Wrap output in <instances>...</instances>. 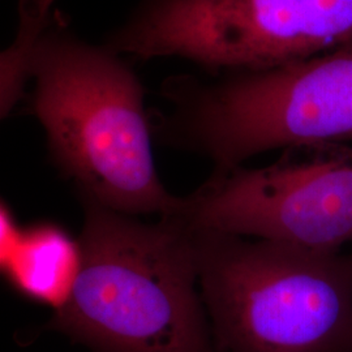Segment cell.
<instances>
[{
	"instance_id": "1",
	"label": "cell",
	"mask_w": 352,
	"mask_h": 352,
	"mask_svg": "<svg viewBox=\"0 0 352 352\" xmlns=\"http://www.w3.org/2000/svg\"><path fill=\"white\" fill-rule=\"evenodd\" d=\"M145 89L126 56L81 37L58 10L39 42L26 113L43 128L51 164L78 196L126 215L177 212L153 158Z\"/></svg>"
},
{
	"instance_id": "2",
	"label": "cell",
	"mask_w": 352,
	"mask_h": 352,
	"mask_svg": "<svg viewBox=\"0 0 352 352\" xmlns=\"http://www.w3.org/2000/svg\"><path fill=\"white\" fill-rule=\"evenodd\" d=\"M78 199L82 265L47 329L91 352H215L192 230L174 215L142 223Z\"/></svg>"
},
{
	"instance_id": "3",
	"label": "cell",
	"mask_w": 352,
	"mask_h": 352,
	"mask_svg": "<svg viewBox=\"0 0 352 352\" xmlns=\"http://www.w3.org/2000/svg\"><path fill=\"white\" fill-rule=\"evenodd\" d=\"M160 97L153 140L215 168L300 144H352V41L269 69L168 76Z\"/></svg>"
},
{
	"instance_id": "4",
	"label": "cell",
	"mask_w": 352,
	"mask_h": 352,
	"mask_svg": "<svg viewBox=\"0 0 352 352\" xmlns=\"http://www.w3.org/2000/svg\"><path fill=\"white\" fill-rule=\"evenodd\" d=\"M190 230L215 352H352V253Z\"/></svg>"
},
{
	"instance_id": "5",
	"label": "cell",
	"mask_w": 352,
	"mask_h": 352,
	"mask_svg": "<svg viewBox=\"0 0 352 352\" xmlns=\"http://www.w3.org/2000/svg\"><path fill=\"white\" fill-rule=\"evenodd\" d=\"M350 41L352 0H133L102 43L218 74L276 68Z\"/></svg>"
},
{
	"instance_id": "6",
	"label": "cell",
	"mask_w": 352,
	"mask_h": 352,
	"mask_svg": "<svg viewBox=\"0 0 352 352\" xmlns=\"http://www.w3.org/2000/svg\"><path fill=\"white\" fill-rule=\"evenodd\" d=\"M174 215L192 228L342 251L352 243V144H300L264 167H214Z\"/></svg>"
},
{
	"instance_id": "7",
	"label": "cell",
	"mask_w": 352,
	"mask_h": 352,
	"mask_svg": "<svg viewBox=\"0 0 352 352\" xmlns=\"http://www.w3.org/2000/svg\"><path fill=\"white\" fill-rule=\"evenodd\" d=\"M82 265V250L51 222L19 226L6 202L0 209V266L14 292L54 312L69 300Z\"/></svg>"
},
{
	"instance_id": "8",
	"label": "cell",
	"mask_w": 352,
	"mask_h": 352,
	"mask_svg": "<svg viewBox=\"0 0 352 352\" xmlns=\"http://www.w3.org/2000/svg\"><path fill=\"white\" fill-rule=\"evenodd\" d=\"M55 0H19L17 33L0 63V115L8 118L24 101L26 85L32 80V67L52 13Z\"/></svg>"
}]
</instances>
